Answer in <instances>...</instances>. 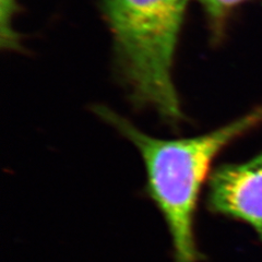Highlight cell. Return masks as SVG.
<instances>
[{"label": "cell", "instance_id": "cell-1", "mask_svg": "<svg viewBox=\"0 0 262 262\" xmlns=\"http://www.w3.org/2000/svg\"><path fill=\"white\" fill-rule=\"evenodd\" d=\"M94 113L137 147L146 170V192L165 220L174 262H200L194 236L196 204L212 163L228 144L262 122V106L208 134L160 139L144 134L106 106Z\"/></svg>", "mask_w": 262, "mask_h": 262}, {"label": "cell", "instance_id": "cell-2", "mask_svg": "<svg viewBox=\"0 0 262 262\" xmlns=\"http://www.w3.org/2000/svg\"><path fill=\"white\" fill-rule=\"evenodd\" d=\"M189 0H103L117 77L138 108L170 126L185 119L174 83L178 37Z\"/></svg>", "mask_w": 262, "mask_h": 262}, {"label": "cell", "instance_id": "cell-3", "mask_svg": "<svg viewBox=\"0 0 262 262\" xmlns=\"http://www.w3.org/2000/svg\"><path fill=\"white\" fill-rule=\"evenodd\" d=\"M207 207L216 214L249 224L262 242V153L238 164H223L211 173Z\"/></svg>", "mask_w": 262, "mask_h": 262}, {"label": "cell", "instance_id": "cell-4", "mask_svg": "<svg viewBox=\"0 0 262 262\" xmlns=\"http://www.w3.org/2000/svg\"><path fill=\"white\" fill-rule=\"evenodd\" d=\"M206 14L213 37L220 40L225 34L227 23L234 12L245 4L256 0H196Z\"/></svg>", "mask_w": 262, "mask_h": 262}, {"label": "cell", "instance_id": "cell-5", "mask_svg": "<svg viewBox=\"0 0 262 262\" xmlns=\"http://www.w3.org/2000/svg\"><path fill=\"white\" fill-rule=\"evenodd\" d=\"M18 0H0V44L6 51H18L20 35L13 28Z\"/></svg>", "mask_w": 262, "mask_h": 262}]
</instances>
